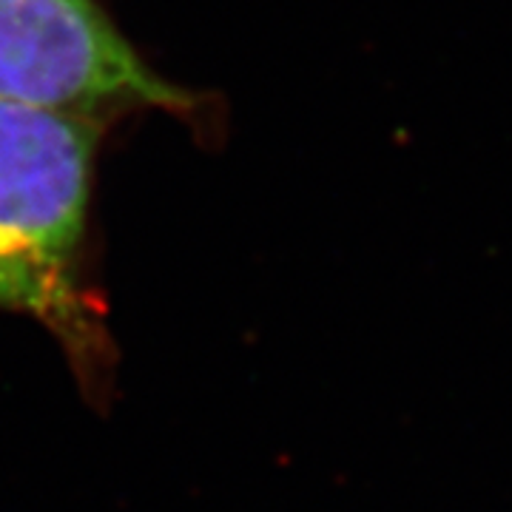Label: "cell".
Wrapping results in <instances>:
<instances>
[{
    "label": "cell",
    "mask_w": 512,
    "mask_h": 512,
    "mask_svg": "<svg viewBox=\"0 0 512 512\" xmlns=\"http://www.w3.org/2000/svg\"><path fill=\"white\" fill-rule=\"evenodd\" d=\"M103 120L0 100V313L40 322L83 396L106 407L117 350L89 276Z\"/></svg>",
    "instance_id": "1"
},
{
    "label": "cell",
    "mask_w": 512,
    "mask_h": 512,
    "mask_svg": "<svg viewBox=\"0 0 512 512\" xmlns=\"http://www.w3.org/2000/svg\"><path fill=\"white\" fill-rule=\"evenodd\" d=\"M0 100L103 120L128 109H200L128 43L100 0H0Z\"/></svg>",
    "instance_id": "2"
}]
</instances>
